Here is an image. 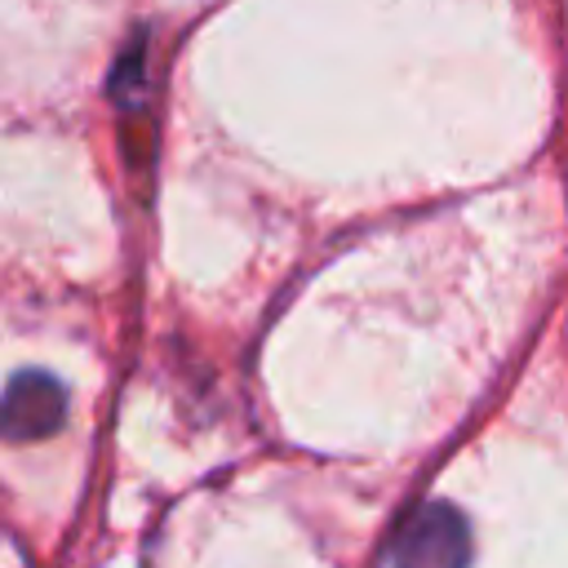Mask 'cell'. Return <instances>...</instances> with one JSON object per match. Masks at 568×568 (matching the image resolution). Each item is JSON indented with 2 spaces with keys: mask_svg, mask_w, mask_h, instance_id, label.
Masks as SVG:
<instances>
[{
  "mask_svg": "<svg viewBox=\"0 0 568 568\" xmlns=\"http://www.w3.org/2000/svg\"><path fill=\"white\" fill-rule=\"evenodd\" d=\"M466 564H470V528L453 506L426 501L404 519L390 568H466Z\"/></svg>",
  "mask_w": 568,
  "mask_h": 568,
  "instance_id": "6da1fadb",
  "label": "cell"
},
{
  "mask_svg": "<svg viewBox=\"0 0 568 568\" xmlns=\"http://www.w3.org/2000/svg\"><path fill=\"white\" fill-rule=\"evenodd\" d=\"M67 417V390L62 382H53L49 373L31 368L18 373L9 382V390L0 395V435L4 439H44L62 426Z\"/></svg>",
  "mask_w": 568,
  "mask_h": 568,
  "instance_id": "7a4b0ae2",
  "label": "cell"
}]
</instances>
